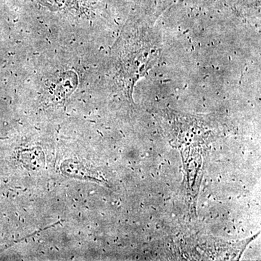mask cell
<instances>
[{
    "mask_svg": "<svg viewBox=\"0 0 261 261\" xmlns=\"http://www.w3.org/2000/svg\"><path fill=\"white\" fill-rule=\"evenodd\" d=\"M18 159L29 170H39L44 166L45 156L41 147H34L20 151Z\"/></svg>",
    "mask_w": 261,
    "mask_h": 261,
    "instance_id": "6da1fadb",
    "label": "cell"
},
{
    "mask_svg": "<svg viewBox=\"0 0 261 261\" xmlns=\"http://www.w3.org/2000/svg\"><path fill=\"white\" fill-rule=\"evenodd\" d=\"M62 173L65 176L80 179H91L94 178L93 175L89 170L84 167L83 164L73 160H67L61 165Z\"/></svg>",
    "mask_w": 261,
    "mask_h": 261,
    "instance_id": "7a4b0ae2",
    "label": "cell"
}]
</instances>
